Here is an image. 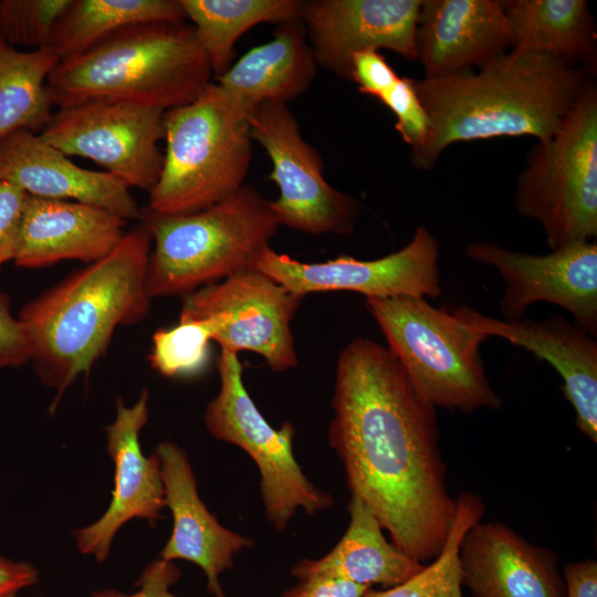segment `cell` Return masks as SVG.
Wrapping results in <instances>:
<instances>
[{
    "label": "cell",
    "instance_id": "1",
    "mask_svg": "<svg viewBox=\"0 0 597 597\" xmlns=\"http://www.w3.org/2000/svg\"><path fill=\"white\" fill-rule=\"evenodd\" d=\"M328 443L391 542L423 564L443 549L457 512L447 486L437 411L392 353L357 338L341 352Z\"/></svg>",
    "mask_w": 597,
    "mask_h": 597
},
{
    "label": "cell",
    "instance_id": "2",
    "mask_svg": "<svg viewBox=\"0 0 597 597\" xmlns=\"http://www.w3.org/2000/svg\"><path fill=\"white\" fill-rule=\"evenodd\" d=\"M590 80L580 65L512 50L478 71L413 80L429 128L423 145L410 153L411 163L432 169L459 142L521 136L547 140Z\"/></svg>",
    "mask_w": 597,
    "mask_h": 597
},
{
    "label": "cell",
    "instance_id": "3",
    "mask_svg": "<svg viewBox=\"0 0 597 597\" xmlns=\"http://www.w3.org/2000/svg\"><path fill=\"white\" fill-rule=\"evenodd\" d=\"M153 239L147 228L126 231L103 259L73 272L27 303L21 322L40 381L56 392L52 409L107 350L117 327L144 320L151 298L146 275Z\"/></svg>",
    "mask_w": 597,
    "mask_h": 597
},
{
    "label": "cell",
    "instance_id": "4",
    "mask_svg": "<svg viewBox=\"0 0 597 597\" xmlns=\"http://www.w3.org/2000/svg\"><path fill=\"white\" fill-rule=\"evenodd\" d=\"M211 76L191 24L154 21L123 28L85 52L59 61L46 85L57 107L113 100L167 111L193 102Z\"/></svg>",
    "mask_w": 597,
    "mask_h": 597
},
{
    "label": "cell",
    "instance_id": "5",
    "mask_svg": "<svg viewBox=\"0 0 597 597\" xmlns=\"http://www.w3.org/2000/svg\"><path fill=\"white\" fill-rule=\"evenodd\" d=\"M139 222L149 231L154 245L146 275L151 300L182 297L255 269L280 228L270 200L248 185L188 214L140 208Z\"/></svg>",
    "mask_w": 597,
    "mask_h": 597
},
{
    "label": "cell",
    "instance_id": "6",
    "mask_svg": "<svg viewBox=\"0 0 597 597\" xmlns=\"http://www.w3.org/2000/svg\"><path fill=\"white\" fill-rule=\"evenodd\" d=\"M251 112L213 82L193 102L167 109L164 165L147 207L188 214L244 186L252 158Z\"/></svg>",
    "mask_w": 597,
    "mask_h": 597
},
{
    "label": "cell",
    "instance_id": "7",
    "mask_svg": "<svg viewBox=\"0 0 597 597\" xmlns=\"http://www.w3.org/2000/svg\"><path fill=\"white\" fill-rule=\"evenodd\" d=\"M366 307L417 392L434 408L499 410L480 354L490 337L425 297H367Z\"/></svg>",
    "mask_w": 597,
    "mask_h": 597
},
{
    "label": "cell",
    "instance_id": "8",
    "mask_svg": "<svg viewBox=\"0 0 597 597\" xmlns=\"http://www.w3.org/2000/svg\"><path fill=\"white\" fill-rule=\"evenodd\" d=\"M520 216L541 223L551 250L597 235V86L590 80L551 138L537 142L516 180Z\"/></svg>",
    "mask_w": 597,
    "mask_h": 597
},
{
    "label": "cell",
    "instance_id": "9",
    "mask_svg": "<svg viewBox=\"0 0 597 597\" xmlns=\"http://www.w3.org/2000/svg\"><path fill=\"white\" fill-rule=\"evenodd\" d=\"M217 367L220 389L207 405L206 428L216 439L242 449L255 463L264 515L271 526L282 532L298 510L314 515L332 507V495L305 475L294 457V425L286 421L274 429L252 400L238 355L221 350Z\"/></svg>",
    "mask_w": 597,
    "mask_h": 597
},
{
    "label": "cell",
    "instance_id": "10",
    "mask_svg": "<svg viewBox=\"0 0 597 597\" xmlns=\"http://www.w3.org/2000/svg\"><path fill=\"white\" fill-rule=\"evenodd\" d=\"M249 122L253 140L272 163L270 179L280 196L270 203L280 227L315 235L350 234L362 205L326 181L320 154L304 140L287 105L261 103L250 113Z\"/></svg>",
    "mask_w": 597,
    "mask_h": 597
},
{
    "label": "cell",
    "instance_id": "11",
    "mask_svg": "<svg viewBox=\"0 0 597 597\" xmlns=\"http://www.w3.org/2000/svg\"><path fill=\"white\" fill-rule=\"evenodd\" d=\"M165 109L113 100L59 107L40 135L66 156L91 159L148 193L164 165Z\"/></svg>",
    "mask_w": 597,
    "mask_h": 597
},
{
    "label": "cell",
    "instance_id": "12",
    "mask_svg": "<svg viewBox=\"0 0 597 597\" xmlns=\"http://www.w3.org/2000/svg\"><path fill=\"white\" fill-rule=\"evenodd\" d=\"M303 298L253 269L182 296L179 321L209 318L221 350L256 353L282 373L297 366L291 323Z\"/></svg>",
    "mask_w": 597,
    "mask_h": 597
},
{
    "label": "cell",
    "instance_id": "13",
    "mask_svg": "<svg viewBox=\"0 0 597 597\" xmlns=\"http://www.w3.org/2000/svg\"><path fill=\"white\" fill-rule=\"evenodd\" d=\"M439 248L437 238L420 226L404 248L379 259L339 256L304 263L268 245L260 254L255 269L303 297L317 292L349 291L360 293L366 298H437L442 291Z\"/></svg>",
    "mask_w": 597,
    "mask_h": 597
},
{
    "label": "cell",
    "instance_id": "14",
    "mask_svg": "<svg viewBox=\"0 0 597 597\" xmlns=\"http://www.w3.org/2000/svg\"><path fill=\"white\" fill-rule=\"evenodd\" d=\"M465 254L500 273L505 284L500 300L503 320L519 321L533 304L548 302L569 312L574 324L590 336L597 335L595 241L573 243L543 255L476 241L465 245Z\"/></svg>",
    "mask_w": 597,
    "mask_h": 597
},
{
    "label": "cell",
    "instance_id": "15",
    "mask_svg": "<svg viewBox=\"0 0 597 597\" xmlns=\"http://www.w3.org/2000/svg\"><path fill=\"white\" fill-rule=\"evenodd\" d=\"M116 416L105 427L106 449L114 464V489L105 512L95 522L73 532L77 551L96 562H105L117 532L132 520L155 525L165 507L160 461L155 451L145 455L140 433L149 417V391L127 406L116 398Z\"/></svg>",
    "mask_w": 597,
    "mask_h": 597
},
{
    "label": "cell",
    "instance_id": "16",
    "mask_svg": "<svg viewBox=\"0 0 597 597\" xmlns=\"http://www.w3.org/2000/svg\"><path fill=\"white\" fill-rule=\"evenodd\" d=\"M422 0L302 1L300 18L317 66L350 78L352 56L390 50L417 60L416 28Z\"/></svg>",
    "mask_w": 597,
    "mask_h": 597
},
{
    "label": "cell",
    "instance_id": "17",
    "mask_svg": "<svg viewBox=\"0 0 597 597\" xmlns=\"http://www.w3.org/2000/svg\"><path fill=\"white\" fill-rule=\"evenodd\" d=\"M164 484L165 507L172 517L171 534L159 557L193 563L202 569L207 588L224 597L220 576L233 567V557L251 548L254 541L223 526L200 499L197 478L187 452L177 443L157 446Z\"/></svg>",
    "mask_w": 597,
    "mask_h": 597
},
{
    "label": "cell",
    "instance_id": "18",
    "mask_svg": "<svg viewBox=\"0 0 597 597\" xmlns=\"http://www.w3.org/2000/svg\"><path fill=\"white\" fill-rule=\"evenodd\" d=\"M454 312L489 337L503 338L547 362L563 380L562 390L575 411L577 429L597 442V343L593 336L559 316L505 321L465 305Z\"/></svg>",
    "mask_w": 597,
    "mask_h": 597
},
{
    "label": "cell",
    "instance_id": "19",
    "mask_svg": "<svg viewBox=\"0 0 597 597\" xmlns=\"http://www.w3.org/2000/svg\"><path fill=\"white\" fill-rule=\"evenodd\" d=\"M462 586L473 597H565L557 555L499 522L481 521L459 547Z\"/></svg>",
    "mask_w": 597,
    "mask_h": 597
},
{
    "label": "cell",
    "instance_id": "20",
    "mask_svg": "<svg viewBox=\"0 0 597 597\" xmlns=\"http://www.w3.org/2000/svg\"><path fill=\"white\" fill-rule=\"evenodd\" d=\"M511 48L507 19L498 0H422L416 52L425 77L480 69Z\"/></svg>",
    "mask_w": 597,
    "mask_h": 597
},
{
    "label": "cell",
    "instance_id": "21",
    "mask_svg": "<svg viewBox=\"0 0 597 597\" xmlns=\"http://www.w3.org/2000/svg\"><path fill=\"white\" fill-rule=\"evenodd\" d=\"M0 180L15 184L29 196L82 202L127 221L139 220L140 208L124 181L76 166L33 132L19 130L0 143Z\"/></svg>",
    "mask_w": 597,
    "mask_h": 597
},
{
    "label": "cell",
    "instance_id": "22",
    "mask_svg": "<svg viewBox=\"0 0 597 597\" xmlns=\"http://www.w3.org/2000/svg\"><path fill=\"white\" fill-rule=\"evenodd\" d=\"M126 224L124 218L96 206L28 196L13 261L28 269L63 260L90 264L117 247Z\"/></svg>",
    "mask_w": 597,
    "mask_h": 597
},
{
    "label": "cell",
    "instance_id": "23",
    "mask_svg": "<svg viewBox=\"0 0 597 597\" xmlns=\"http://www.w3.org/2000/svg\"><path fill=\"white\" fill-rule=\"evenodd\" d=\"M316 70L304 24L296 18L279 23L269 42L250 49L216 83L253 109L264 102L286 104L302 95Z\"/></svg>",
    "mask_w": 597,
    "mask_h": 597
},
{
    "label": "cell",
    "instance_id": "24",
    "mask_svg": "<svg viewBox=\"0 0 597 597\" xmlns=\"http://www.w3.org/2000/svg\"><path fill=\"white\" fill-rule=\"evenodd\" d=\"M348 513L349 524L338 543L318 559L300 561L292 576H323L389 588L422 569L423 564L387 541L377 517L356 495L350 494Z\"/></svg>",
    "mask_w": 597,
    "mask_h": 597
},
{
    "label": "cell",
    "instance_id": "25",
    "mask_svg": "<svg viewBox=\"0 0 597 597\" xmlns=\"http://www.w3.org/2000/svg\"><path fill=\"white\" fill-rule=\"evenodd\" d=\"M511 50L579 65L593 61L597 31L585 0H506Z\"/></svg>",
    "mask_w": 597,
    "mask_h": 597
},
{
    "label": "cell",
    "instance_id": "26",
    "mask_svg": "<svg viewBox=\"0 0 597 597\" xmlns=\"http://www.w3.org/2000/svg\"><path fill=\"white\" fill-rule=\"evenodd\" d=\"M179 0H70L49 48L59 60L78 55L109 34L154 21H185Z\"/></svg>",
    "mask_w": 597,
    "mask_h": 597
},
{
    "label": "cell",
    "instance_id": "27",
    "mask_svg": "<svg viewBox=\"0 0 597 597\" xmlns=\"http://www.w3.org/2000/svg\"><path fill=\"white\" fill-rule=\"evenodd\" d=\"M59 61L50 48L21 51L0 36V143L46 127L54 113L46 81Z\"/></svg>",
    "mask_w": 597,
    "mask_h": 597
},
{
    "label": "cell",
    "instance_id": "28",
    "mask_svg": "<svg viewBox=\"0 0 597 597\" xmlns=\"http://www.w3.org/2000/svg\"><path fill=\"white\" fill-rule=\"evenodd\" d=\"M192 22L212 74L221 76L232 65L234 45L252 27L300 18L297 0H179Z\"/></svg>",
    "mask_w": 597,
    "mask_h": 597
},
{
    "label": "cell",
    "instance_id": "29",
    "mask_svg": "<svg viewBox=\"0 0 597 597\" xmlns=\"http://www.w3.org/2000/svg\"><path fill=\"white\" fill-rule=\"evenodd\" d=\"M455 500V516L441 553L405 582L385 590L369 588L364 597H462L460 543L465 532L481 521L485 506L472 492H463Z\"/></svg>",
    "mask_w": 597,
    "mask_h": 597
},
{
    "label": "cell",
    "instance_id": "30",
    "mask_svg": "<svg viewBox=\"0 0 597 597\" xmlns=\"http://www.w3.org/2000/svg\"><path fill=\"white\" fill-rule=\"evenodd\" d=\"M213 332L209 318L178 321L171 328L157 329L148 355L150 366L167 378L200 371L208 360Z\"/></svg>",
    "mask_w": 597,
    "mask_h": 597
},
{
    "label": "cell",
    "instance_id": "31",
    "mask_svg": "<svg viewBox=\"0 0 597 597\" xmlns=\"http://www.w3.org/2000/svg\"><path fill=\"white\" fill-rule=\"evenodd\" d=\"M70 0H0V36L10 45L49 48Z\"/></svg>",
    "mask_w": 597,
    "mask_h": 597
},
{
    "label": "cell",
    "instance_id": "32",
    "mask_svg": "<svg viewBox=\"0 0 597 597\" xmlns=\"http://www.w3.org/2000/svg\"><path fill=\"white\" fill-rule=\"evenodd\" d=\"M379 101L395 115V129L410 146V153L419 149L427 138L429 119L415 88L413 78L400 76Z\"/></svg>",
    "mask_w": 597,
    "mask_h": 597
},
{
    "label": "cell",
    "instance_id": "33",
    "mask_svg": "<svg viewBox=\"0 0 597 597\" xmlns=\"http://www.w3.org/2000/svg\"><path fill=\"white\" fill-rule=\"evenodd\" d=\"M399 77L379 51L367 50L352 56L349 80L357 84L362 94L380 100L395 86Z\"/></svg>",
    "mask_w": 597,
    "mask_h": 597
},
{
    "label": "cell",
    "instance_id": "34",
    "mask_svg": "<svg viewBox=\"0 0 597 597\" xmlns=\"http://www.w3.org/2000/svg\"><path fill=\"white\" fill-rule=\"evenodd\" d=\"M28 193L0 180V266L14 259Z\"/></svg>",
    "mask_w": 597,
    "mask_h": 597
},
{
    "label": "cell",
    "instance_id": "35",
    "mask_svg": "<svg viewBox=\"0 0 597 597\" xmlns=\"http://www.w3.org/2000/svg\"><path fill=\"white\" fill-rule=\"evenodd\" d=\"M180 577L181 570L174 562L158 557L140 573L135 583L137 589L134 593L125 594L107 588L93 591L91 597H178L171 593L170 588L178 583Z\"/></svg>",
    "mask_w": 597,
    "mask_h": 597
},
{
    "label": "cell",
    "instance_id": "36",
    "mask_svg": "<svg viewBox=\"0 0 597 597\" xmlns=\"http://www.w3.org/2000/svg\"><path fill=\"white\" fill-rule=\"evenodd\" d=\"M31 346L27 333L10 312V300L0 292V368L19 367L30 362Z\"/></svg>",
    "mask_w": 597,
    "mask_h": 597
},
{
    "label": "cell",
    "instance_id": "37",
    "mask_svg": "<svg viewBox=\"0 0 597 597\" xmlns=\"http://www.w3.org/2000/svg\"><path fill=\"white\" fill-rule=\"evenodd\" d=\"M300 582L280 597H364L370 588L344 579L315 576Z\"/></svg>",
    "mask_w": 597,
    "mask_h": 597
},
{
    "label": "cell",
    "instance_id": "38",
    "mask_svg": "<svg viewBox=\"0 0 597 597\" xmlns=\"http://www.w3.org/2000/svg\"><path fill=\"white\" fill-rule=\"evenodd\" d=\"M39 569L30 562L14 561L0 554V597H19V594L38 584Z\"/></svg>",
    "mask_w": 597,
    "mask_h": 597
},
{
    "label": "cell",
    "instance_id": "39",
    "mask_svg": "<svg viewBox=\"0 0 597 597\" xmlns=\"http://www.w3.org/2000/svg\"><path fill=\"white\" fill-rule=\"evenodd\" d=\"M565 597H597V563L595 559L567 563L563 568Z\"/></svg>",
    "mask_w": 597,
    "mask_h": 597
}]
</instances>
